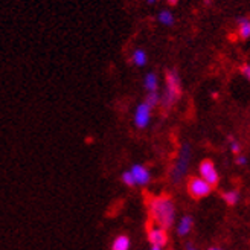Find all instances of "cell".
I'll list each match as a JSON object with an SVG mask.
<instances>
[{"mask_svg":"<svg viewBox=\"0 0 250 250\" xmlns=\"http://www.w3.org/2000/svg\"><path fill=\"white\" fill-rule=\"evenodd\" d=\"M151 111L153 108L149 107L146 103H141L136 107L134 111V125L137 128H146L149 125V121H151Z\"/></svg>","mask_w":250,"mask_h":250,"instance_id":"obj_6","label":"cell"},{"mask_svg":"<svg viewBox=\"0 0 250 250\" xmlns=\"http://www.w3.org/2000/svg\"><path fill=\"white\" fill-rule=\"evenodd\" d=\"M151 250H164V247H159V246H153Z\"/></svg>","mask_w":250,"mask_h":250,"instance_id":"obj_21","label":"cell"},{"mask_svg":"<svg viewBox=\"0 0 250 250\" xmlns=\"http://www.w3.org/2000/svg\"><path fill=\"white\" fill-rule=\"evenodd\" d=\"M192 224H194V220H192V217H189V215H185V217L180 220V223H179L177 233H179L180 236H185V235H188V233H189V230H191V228H192Z\"/></svg>","mask_w":250,"mask_h":250,"instance_id":"obj_10","label":"cell"},{"mask_svg":"<svg viewBox=\"0 0 250 250\" xmlns=\"http://www.w3.org/2000/svg\"><path fill=\"white\" fill-rule=\"evenodd\" d=\"M238 198H240L238 191H226V192H223V200L229 206H233V205L238 203Z\"/></svg>","mask_w":250,"mask_h":250,"instance_id":"obj_15","label":"cell"},{"mask_svg":"<svg viewBox=\"0 0 250 250\" xmlns=\"http://www.w3.org/2000/svg\"><path fill=\"white\" fill-rule=\"evenodd\" d=\"M209 250H221V249H217V247H210Z\"/></svg>","mask_w":250,"mask_h":250,"instance_id":"obj_23","label":"cell"},{"mask_svg":"<svg viewBox=\"0 0 250 250\" xmlns=\"http://www.w3.org/2000/svg\"><path fill=\"white\" fill-rule=\"evenodd\" d=\"M130 238L127 235H119L118 238L113 241V246H111V250H130Z\"/></svg>","mask_w":250,"mask_h":250,"instance_id":"obj_13","label":"cell"},{"mask_svg":"<svg viewBox=\"0 0 250 250\" xmlns=\"http://www.w3.org/2000/svg\"><path fill=\"white\" fill-rule=\"evenodd\" d=\"M198 169H200V176H202V179L205 182H208L210 186H217L218 185L220 176H218V171H217V168L214 165V162L206 159V160L202 162V164H200Z\"/></svg>","mask_w":250,"mask_h":250,"instance_id":"obj_5","label":"cell"},{"mask_svg":"<svg viewBox=\"0 0 250 250\" xmlns=\"http://www.w3.org/2000/svg\"><path fill=\"white\" fill-rule=\"evenodd\" d=\"M247 157L246 156H238V159H236V164H238L240 167H244V165H247Z\"/></svg>","mask_w":250,"mask_h":250,"instance_id":"obj_20","label":"cell"},{"mask_svg":"<svg viewBox=\"0 0 250 250\" xmlns=\"http://www.w3.org/2000/svg\"><path fill=\"white\" fill-rule=\"evenodd\" d=\"M159 21L162 24H165V26H172L176 23V17H174L171 11H162L159 14Z\"/></svg>","mask_w":250,"mask_h":250,"instance_id":"obj_14","label":"cell"},{"mask_svg":"<svg viewBox=\"0 0 250 250\" xmlns=\"http://www.w3.org/2000/svg\"><path fill=\"white\" fill-rule=\"evenodd\" d=\"M130 172L133 174L136 185H139V186H145L149 183V180H151V174H149V171L144 165H139V164L133 165Z\"/></svg>","mask_w":250,"mask_h":250,"instance_id":"obj_8","label":"cell"},{"mask_svg":"<svg viewBox=\"0 0 250 250\" xmlns=\"http://www.w3.org/2000/svg\"><path fill=\"white\" fill-rule=\"evenodd\" d=\"M177 2H179V0H168V3H169V5H176Z\"/></svg>","mask_w":250,"mask_h":250,"instance_id":"obj_22","label":"cell"},{"mask_svg":"<svg viewBox=\"0 0 250 250\" xmlns=\"http://www.w3.org/2000/svg\"><path fill=\"white\" fill-rule=\"evenodd\" d=\"M144 103H146L149 107L151 108H154L156 105H159L160 104V93L156 90V92H148V95H146V98H145V101Z\"/></svg>","mask_w":250,"mask_h":250,"instance_id":"obj_16","label":"cell"},{"mask_svg":"<svg viewBox=\"0 0 250 250\" xmlns=\"http://www.w3.org/2000/svg\"><path fill=\"white\" fill-rule=\"evenodd\" d=\"M241 73H243V77H244L246 80H250V66H249V64H244V66L241 67Z\"/></svg>","mask_w":250,"mask_h":250,"instance_id":"obj_19","label":"cell"},{"mask_svg":"<svg viewBox=\"0 0 250 250\" xmlns=\"http://www.w3.org/2000/svg\"><path fill=\"white\" fill-rule=\"evenodd\" d=\"M188 250H195V249H192L191 246H188Z\"/></svg>","mask_w":250,"mask_h":250,"instance_id":"obj_25","label":"cell"},{"mask_svg":"<svg viewBox=\"0 0 250 250\" xmlns=\"http://www.w3.org/2000/svg\"><path fill=\"white\" fill-rule=\"evenodd\" d=\"M188 191H189V194L194 197V198H205L210 194L212 191V186L205 182L202 177H192L189 180V183H188Z\"/></svg>","mask_w":250,"mask_h":250,"instance_id":"obj_4","label":"cell"},{"mask_svg":"<svg viewBox=\"0 0 250 250\" xmlns=\"http://www.w3.org/2000/svg\"><path fill=\"white\" fill-rule=\"evenodd\" d=\"M230 149L235 154H240V151H241V145L236 142L235 139H232V137H230Z\"/></svg>","mask_w":250,"mask_h":250,"instance_id":"obj_18","label":"cell"},{"mask_svg":"<svg viewBox=\"0 0 250 250\" xmlns=\"http://www.w3.org/2000/svg\"><path fill=\"white\" fill-rule=\"evenodd\" d=\"M156 2V0H148V3H154Z\"/></svg>","mask_w":250,"mask_h":250,"instance_id":"obj_24","label":"cell"},{"mask_svg":"<svg viewBox=\"0 0 250 250\" xmlns=\"http://www.w3.org/2000/svg\"><path fill=\"white\" fill-rule=\"evenodd\" d=\"M238 23V35L241 40H247L250 37V20L249 17H238L236 19Z\"/></svg>","mask_w":250,"mask_h":250,"instance_id":"obj_9","label":"cell"},{"mask_svg":"<svg viewBox=\"0 0 250 250\" xmlns=\"http://www.w3.org/2000/svg\"><path fill=\"white\" fill-rule=\"evenodd\" d=\"M144 87L148 92H156L159 89V80H157V75L156 73H148L145 80H144Z\"/></svg>","mask_w":250,"mask_h":250,"instance_id":"obj_12","label":"cell"},{"mask_svg":"<svg viewBox=\"0 0 250 250\" xmlns=\"http://www.w3.org/2000/svg\"><path fill=\"white\" fill-rule=\"evenodd\" d=\"M122 182H124L125 185H127V186H130V188L136 186L134 177H133V174H131L130 171H127V172H124V174H122Z\"/></svg>","mask_w":250,"mask_h":250,"instance_id":"obj_17","label":"cell"},{"mask_svg":"<svg viewBox=\"0 0 250 250\" xmlns=\"http://www.w3.org/2000/svg\"><path fill=\"white\" fill-rule=\"evenodd\" d=\"M131 61H133L134 66L144 67L146 64V61H148V55H146V52L144 51V49H136V51L133 52Z\"/></svg>","mask_w":250,"mask_h":250,"instance_id":"obj_11","label":"cell"},{"mask_svg":"<svg viewBox=\"0 0 250 250\" xmlns=\"http://www.w3.org/2000/svg\"><path fill=\"white\" fill-rule=\"evenodd\" d=\"M148 240L153 246L165 247L168 244V233L162 228H151L148 230Z\"/></svg>","mask_w":250,"mask_h":250,"instance_id":"obj_7","label":"cell"},{"mask_svg":"<svg viewBox=\"0 0 250 250\" xmlns=\"http://www.w3.org/2000/svg\"><path fill=\"white\" fill-rule=\"evenodd\" d=\"M189 160H191V146L185 144L182 146V151H180V156L177 159V164L172 169V180L174 182H180L185 176V172L188 171V167H189Z\"/></svg>","mask_w":250,"mask_h":250,"instance_id":"obj_3","label":"cell"},{"mask_svg":"<svg viewBox=\"0 0 250 250\" xmlns=\"http://www.w3.org/2000/svg\"><path fill=\"white\" fill-rule=\"evenodd\" d=\"M182 96V83L176 69L167 70V87L164 95L160 96V105L165 110H169L172 105H176Z\"/></svg>","mask_w":250,"mask_h":250,"instance_id":"obj_2","label":"cell"},{"mask_svg":"<svg viewBox=\"0 0 250 250\" xmlns=\"http://www.w3.org/2000/svg\"><path fill=\"white\" fill-rule=\"evenodd\" d=\"M149 214H151V218L156 221L157 228L167 230L172 226L174 217H176V209H174L172 200L167 195L151 198L149 200Z\"/></svg>","mask_w":250,"mask_h":250,"instance_id":"obj_1","label":"cell"}]
</instances>
